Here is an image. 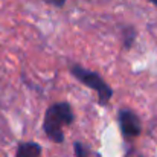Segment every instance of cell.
Listing matches in <instances>:
<instances>
[{
	"label": "cell",
	"instance_id": "obj_8",
	"mask_svg": "<svg viewBox=\"0 0 157 157\" xmlns=\"http://www.w3.org/2000/svg\"><path fill=\"white\" fill-rule=\"evenodd\" d=\"M150 2H151V3H154V5L157 6V0H150Z\"/></svg>",
	"mask_w": 157,
	"mask_h": 157
},
{
	"label": "cell",
	"instance_id": "obj_3",
	"mask_svg": "<svg viewBox=\"0 0 157 157\" xmlns=\"http://www.w3.org/2000/svg\"><path fill=\"white\" fill-rule=\"evenodd\" d=\"M119 125H121V131L127 137H136L142 131L140 119L131 110H127V108L119 111Z\"/></svg>",
	"mask_w": 157,
	"mask_h": 157
},
{
	"label": "cell",
	"instance_id": "obj_6",
	"mask_svg": "<svg viewBox=\"0 0 157 157\" xmlns=\"http://www.w3.org/2000/svg\"><path fill=\"white\" fill-rule=\"evenodd\" d=\"M73 148H75V156L76 157H89L86 148H84V145H82L81 142H75Z\"/></svg>",
	"mask_w": 157,
	"mask_h": 157
},
{
	"label": "cell",
	"instance_id": "obj_1",
	"mask_svg": "<svg viewBox=\"0 0 157 157\" xmlns=\"http://www.w3.org/2000/svg\"><path fill=\"white\" fill-rule=\"evenodd\" d=\"M72 122H73L72 107L67 102H58V104L51 105L46 110L43 130L51 140L56 142V144H61L64 140L63 125H70Z\"/></svg>",
	"mask_w": 157,
	"mask_h": 157
},
{
	"label": "cell",
	"instance_id": "obj_7",
	"mask_svg": "<svg viewBox=\"0 0 157 157\" xmlns=\"http://www.w3.org/2000/svg\"><path fill=\"white\" fill-rule=\"evenodd\" d=\"M44 2L49 3V5H52V6H56V8H61L66 3V0H44Z\"/></svg>",
	"mask_w": 157,
	"mask_h": 157
},
{
	"label": "cell",
	"instance_id": "obj_2",
	"mask_svg": "<svg viewBox=\"0 0 157 157\" xmlns=\"http://www.w3.org/2000/svg\"><path fill=\"white\" fill-rule=\"evenodd\" d=\"M70 73H72L81 84L87 86L89 89H92V90H95V92L98 93V101H99V104L101 105L108 104V101H110L111 96H113V90H111V87L105 82L98 73H95V72H92V70H89V69H86V67H82V66H78V64L72 66Z\"/></svg>",
	"mask_w": 157,
	"mask_h": 157
},
{
	"label": "cell",
	"instance_id": "obj_9",
	"mask_svg": "<svg viewBox=\"0 0 157 157\" xmlns=\"http://www.w3.org/2000/svg\"><path fill=\"white\" fill-rule=\"evenodd\" d=\"M140 157H142V156H140Z\"/></svg>",
	"mask_w": 157,
	"mask_h": 157
},
{
	"label": "cell",
	"instance_id": "obj_4",
	"mask_svg": "<svg viewBox=\"0 0 157 157\" xmlns=\"http://www.w3.org/2000/svg\"><path fill=\"white\" fill-rule=\"evenodd\" d=\"M41 147L35 142H23L17 147V157H40Z\"/></svg>",
	"mask_w": 157,
	"mask_h": 157
},
{
	"label": "cell",
	"instance_id": "obj_5",
	"mask_svg": "<svg viewBox=\"0 0 157 157\" xmlns=\"http://www.w3.org/2000/svg\"><path fill=\"white\" fill-rule=\"evenodd\" d=\"M134 38H136V31H134L131 26L125 28V29H124V46H125L127 49H130V48L133 46Z\"/></svg>",
	"mask_w": 157,
	"mask_h": 157
}]
</instances>
